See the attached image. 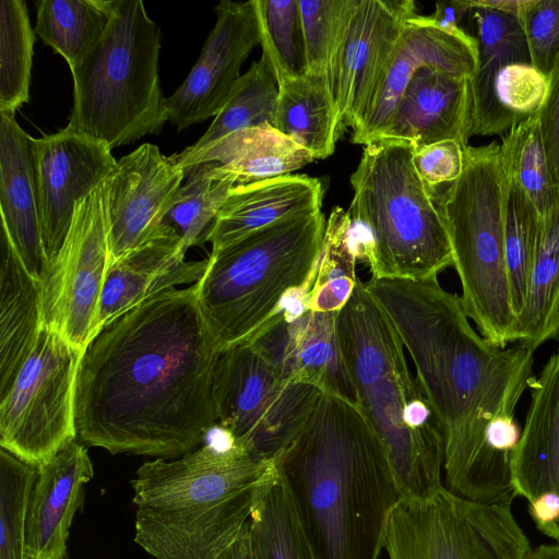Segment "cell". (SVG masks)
Here are the masks:
<instances>
[{
	"label": "cell",
	"mask_w": 559,
	"mask_h": 559,
	"mask_svg": "<svg viewBox=\"0 0 559 559\" xmlns=\"http://www.w3.org/2000/svg\"><path fill=\"white\" fill-rule=\"evenodd\" d=\"M510 176L500 143L464 147L461 176L438 195L462 304L490 343H514L516 319L504 261Z\"/></svg>",
	"instance_id": "cell-9"
},
{
	"label": "cell",
	"mask_w": 559,
	"mask_h": 559,
	"mask_svg": "<svg viewBox=\"0 0 559 559\" xmlns=\"http://www.w3.org/2000/svg\"><path fill=\"white\" fill-rule=\"evenodd\" d=\"M83 350L43 325L14 382L0 399V445L40 467L76 439L74 385Z\"/></svg>",
	"instance_id": "cell-12"
},
{
	"label": "cell",
	"mask_w": 559,
	"mask_h": 559,
	"mask_svg": "<svg viewBox=\"0 0 559 559\" xmlns=\"http://www.w3.org/2000/svg\"><path fill=\"white\" fill-rule=\"evenodd\" d=\"M357 260L349 212L335 206L325 224L308 310L338 312L346 305L358 281Z\"/></svg>",
	"instance_id": "cell-33"
},
{
	"label": "cell",
	"mask_w": 559,
	"mask_h": 559,
	"mask_svg": "<svg viewBox=\"0 0 559 559\" xmlns=\"http://www.w3.org/2000/svg\"><path fill=\"white\" fill-rule=\"evenodd\" d=\"M512 502H474L444 486L427 498H401L384 549L389 559H526L532 548Z\"/></svg>",
	"instance_id": "cell-10"
},
{
	"label": "cell",
	"mask_w": 559,
	"mask_h": 559,
	"mask_svg": "<svg viewBox=\"0 0 559 559\" xmlns=\"http://www.w3.org/2000/svg\"><path fill=\"white\" fill-rule=\"evenodd\" d=\"M107 180L75 205L66 240L40 278L43 322L84 350L96 332L109 267Z\"/></svg>",
	"instance_id": "cell-13"
},
{
	"label": "cell",
	"mask_w": 559,
	"mask_h": 559,
	"mask_svg": "<svg viewBox=\"0 0 559 559\" xmlns=\"http://www.w3.org/2000/svg\"><path fill=\"white\" fill-rule=\"evenodd\" d=\"M464 147L454 140L431 143L413 151V164L430 188L452 183L463 171Z\"/></svg>",
	"instance_id": "cell-43"
},
{
	"label": "cell",
	"mask_w": 559,
	"mask_h": 559,
	"mask_svg": "<svg viewBox=\"0 0 559 559\" xmlns=\"http://www.w3.org/2000/svg\"><path fill=\"white\" fill-rule=\"evenodd\" d=\"M530 0H475L478 5L511 13L520 17Z\"/></svg>",
	"instance_id": "cell-47"
},
{
	"label": "cell",
	"mask_w": 559,
	"mask_h": 559,
	"mask_svg": "<svg viewBox=\"0 0 559 559\" xmlns=\"http://www.w3.org/2000/svg\"><path fill=\"white\" fill-rule=\"evenodd\" d=\"M185 177L171 156L151 143L117 160L107 179L109 266L158 231Z\"/></svg>",
	"instance_id": "cell-17"
},
{
	"label": "cell",
	"mask_w": 559,
	"mask_h": 559,
	"mask_svg": "<svg viewBox=\"0 0 559 559\" xmlns=\"http://www.w3.org/2000/svg\"><path fill=\"white\" fill-rule=\"evenodd\" d=\"M215 13V25L198 61L175 93L164 98L166 120L178 131L216 116L239 79L242 63L260 45L252 0H223Z\"/></svg>",
	"instance_id": "cell-16"
},
{
	"label": "cell",
	"mask_w": 559,
	"mask_h": 559,
	"mask_svg": "<svg viewBox=\"0 0 559 559\" xmlns=\"http://www.w3.org/2000/svg\"><path fill=\"white\" fill-rule=\"evenodd\" d=\"M262 56L278 81L306 73V55L298 0H252Z\"/></svg>",
	"instance_id": "cell-38"
},
{
	"label": "cell",
	"mask_w": 559,
	"mask_h": 559,
	"mask_svg": "<svg viewBox=\"0 0 559 559\" xmlns=\"http://www.w3.org/2000/svg\"><path fill=\"white\" fill-rule=\"evenodd\" d=\"M500 146L511 181L544 216L558 201L559 188L550 175L538 115L502 135Z\"/></svg>",
	"instance_id": "cell-37"
},
{
	"label": "cell",
	"mask_w": 559,
	"mask_h": 559,
	"mask_svg": "<svg viewBox=\"0 0 559 559\" xmlns=\"http://www.w3.org/2000/svg\"><path fill=\"white\" fill-rule=\"evenodd\" d=\"M217 559H255L251 546L248 522L236 540Z\"/></svg>",
	"instance_id": "cell-46"
},
{
	"label": "cell",
	"mask_w": 559,
	"mask_h": 559,
	"mask_svg": "<svg viewBox=\"0 0 559 559\" xmlns=\"http://www.w3.org/2000/svg\"><path fill=\"white\" fill-rule=\"evenodd\" d=\"M548 81V94L538 114V120L550 175L559 188V60Z\"/></svg>",
	"instance_id": "cell-44"
},
{
	"label": "cell",
	"mask_w": 559,
	"mask_h": 559,
	"mask_svg": "<svg viewBox=\"0 0 559 559\" xmlns=\"http://www.w3.org/2000/svg\"><path fill=\"white\" fill-rule=\"evenodd\" d=\"M471 123V79L421 67L412 76L377 141L405 142L414 150L443 140L466 146Z\"/></svg>",
	"instance_id": "cell-20"
},
{
	"label": "cell",
	"mask_w": 559,
	"mask_h": 559,
	"mask_svg": "<svg viewBox=\"0 0 559 559\" xmlns=\"http://www.w3.org/2000/svg\"><path fill=\"white\" fill-rule=\"evenodd\" d=\"M248 526L255 559H311L293 497L280 472L252 511Z\"/></svg>",
	"instance_id": "cell-34"
},
{
	"label": "cell",
	"mask_w": 559,
	"mask_h": 559,
	"mask_svg": "<svg viewBox=\"0 0 559 559\" xmlns=\"http://www.w3.org/2000/svg\"><path fill=\"white\" fill-rule=\"evenodd\" d=\"M413 146H365L350 176L349 215L358 260L372 278L426 280L453 266L438 194L413 164Z\"/></svg>",
	"instance_id": "cell-6"
},
{
	"label": "cell",
	"mask_w": 559,
	"mask_h": 559,
	"mask_svg": "<svg viewBox=\"0 0 559 559\" xmlns=\"http://www.w3.org/2000/svg\"><path fill=\"white\" fill-rule=\"evenodd\" d=\"M34 32L74 69L104 36L114 0H39Z\"/></svg>",
	"instance_id": "cell-31"
},
{
	"label": "cell",
	"mask_w": 559,
	"mask_h": 559,
	"mask_svg": "<svg viewBox=\"0 0 559 559\" xmlns=\"http://www.w3.org/2000/svg\"><path fill=\"white\" fill-rule=\"evenodd\" d=\"M222 352L195 284L116 317L79 362L76 439L111 454L175 460L192 452L218 425L213 377Z\"/></svg>",
	"instance_id": "cell-1"
},
{
	"label": "cell",
	"mask_w": 559,
	"mask_h": 559,
	"mask_svg": "<svg viewBox=\"0 0 559 559\" xmlns=\"http://www.w3.org/2000/svg\"><path fill=\"white\" fill-rule=\"evenodd\" d=\"M35 32L23 0L0 1V112L14 115L29 98Z\"/></svg>",
	"instance_id": "cell-35"
},
{
	"label": "cell",
	"mask_w": 559,
	"mask_h": 559,
	"mask_svg": "<svg viewBox=\"0 0 559 559\" xmlns=\"http://www.w3.org/2000/svg\"><path fill=\"white\" fill-rule=\"evenodd\" d=\"M183 169L213 163L214 179H233L236 186L288 175L314 156L271 123L236 131L202 150L171 155Z\"/></svg>",
	"instance_id": "cell-26"
},
{
	"label": "cell",
	"mask_w": 559,
	"mask_h": 559,
	"mask_svg": "<svg viewBox=\"0 0 559 559\" xmlns=\"http://www.w3.org/2000/svg\"><path fill=\"white\" fill-rule=\"evenodd\" d=\"M306 73L326 76L350 0H298Z\"/></svg>",
	"instance_id": "cell-41"
},
{
	"label": "cell",
	"mask_w": 559,
	"mask_h": 559,
	"mask_svg": "<svg viewBox=\"0 0 559 559\" xmlns=\"http://www.w3.org/2000/svg\"><path fill=\"white\" fill-rule=\"evenodd\" d=\"M524 429L512 461L515 496L559 495V350L533 378Z\"/></svg>",
	"instance_id": "cell-25"
},
{
	"label": "cell",
	"mask_w": 559,
	"mask_h": 559,
	"mask_svg": "<svg viewBox=\"0 0 559 559\" xmlns=\"http://www.w3.org/2000/svg\"><path fill=\"white\" fill-rule=\"evenodd\" d=\"M278 97L275 74L264 56L239 76L205 133L187 151L195 152L243 129L273 123Z\"/></svg>",
	"instance_id": "cell-32"
},
{
	"label": "cell",
	"mask_w": 559,
	"mask_h": 559,
	"mask_svg": "<svg viewBox=\"0 0 559 559\" xmlns=\"http://www.w3.org/2000/svg\"><path fill=\"white\" fill-rule=\"evenodd\" d=\"M325 224L319 210L282 219L211 252L195 286L223 350L249 342L290 293L313 286Z\"/></svg>",
	"instance_id": "cell-7"
},
{
	"label": "cell",
	"mask_w": 559,
	"mask_h": 559,
	"mask_svg": "<svg viewBox=\"0 0 559 559\" xmlns=\"http://www.w3.org/2000/svg\"><path fill=\"white\" fill-rule=\"evenodd\" d=\"M478 64V46L464 29L448 32L431 16L411 17L403 31L396 53L384 75L364 121L352 133V142L373 143L390 122L396 105L414 73L432 67L454 75L472 78Z\"/></svg>",
	"instance_id": "cell-19"
},
{
	"label": "cell",
	"mask_w": 559,
	"mask_h": 559,
	"mask_svg": "<svg viewBox=\"0 0 559 559\" xmlns=\"http://www.w3.org/2000/svg\"><path fill=\"white\" fill-rule=\"evenodd\" d=\"M159 26L141 0H114L108 27L71 70L68 129L110 148L157 134L166 120L158 75Z\"/></svg>",
	"instance_id": "cell-8"
},
{
	"label": "cell",
	"mask_w": 559,
	"mask_h": 559,
	"mask_svg": "<svg viewBox=\"0 0 559 559\" xmlns=\"http://www.w3.org/2000/svg\"><path fill=\"white\" fill-rule=\"evenodd\" d=\"M365 287L400 335L441 427L444 487L474 502L513 500L512 462L492 449L489 430L515 413L534 378L535 350L500 347L479 335L461 296L438 276L371 277Z\"/></svg>",
	"instance_id": "cell-2"
},
{
	"label": "cell",
	"mask_w": 559,
	"mask_h": 559,
	"mask_svg": "<svg viewBox=\"0 0 559 559\" xmlns=\"http://www.w3.org/2000/svg\"><path fill=\"white\" fill-rule=\"evenodd\" d=\"M519 19L532 64L549 76L559 60V0H530Z\"/></svg>",
	"instance_id": "cell-42"
},
{
	"label": "cell",
	"mask_w": 559,
	"mask_h": 559,
	"mask_svg": "<svg viewBox=\"0 0 559 559\" xmlns=\"http://www.w3.org/2000/svg\"><path fill=\"white\" fill-rule=\"evenodd\" d=\"M94 477L86 445L73 440L37 468L27 509V559H64L84 486Z\"/></svg>",
	"instance_id": "cell-22"
},
{
	"label": "cell",
	"mask_w": 559,
	"mask_h": 559,
	"mask_svg": "<svg viewBox=\"0 0 559 559\" xmlns=\"http://www.w3.org/2000/svg\"><path fill=\"white\" fill-rule=\"evenodd\" d=\"M336 331L357 404L385 448L402 498L433 495L444 486L441 427L400 335L359 278Z\"/></svg>",
	"instance_id": "cell-5"
},
{
	"label": "cell",
	"mask_w": 559,
	"mask_h": 559,
	"mask_svg": "<svg viewBox=\"0 0 559 559\" xmlns=\"http://www.w3.org/2000/svg\"><path fill=\"white\" fill-rule=\"evenodd\" d=\"M469 10L471 5L468 1H439L436 3L435 13L430 16L442 29L460 32L463 29L461 27V21L464 16L468 15Z\"/></svg>",
	"instance_id": "cell-45"
},
{
	"label": "cell",
	"mask_w": 559,
	"mask_h": 559,
	"mask_svg": "<svg viewBox=\"0 0 559 559\" xmlns=\"http://www.w3.org/2000/svg\"><path fill=\"white\" fill-rule=\"evenodd\" d=\"M274 461L311 559H379L402 495L385 448L358 404L323 393Z\"/></svg>",
	"instance_id": "cell-3"
},
{
	"label": "cell",
	"mask_w": 559,
	"mask_h": 559,
	"mask_svg": "<svg viewBox=\"0 0 559 559\" xmlns=\"http://www.w3.org/2000/svg\"><path fill=\"white\" fill-rule=\"evenodd\" d=\"M322 394L283 378L248 342L224 349L214 370L218 426L269 460L298 435Z\"/></svg>",
	"instance_id": "cell-11"
},
{
	"label": "cell",
	"mask_w": 559,
	"mask_h": 559,
	"mask_svg": "<svg viewBox=\"0 0 559 559\" xmlns=\"http://www.w3.org/2000/svg\"><path fill=\"white\" fill-rule=\"evenodd\" d=\"M187 250L180 236L162 224L151 239L115 261L106 274L95 334L150 297L179 284H195L209 260L186 261Z\"/></svg>",
	"instance_id": "cell-21"
},
{
	"label": "cell",
	"mask_w": 559,
	"mask_h": 559,
	"mask_svg": "<svg viewBox=\"0 0 559 559\" xmlns=\"http://www.w3.org/2000/svg\"><path fill=\"white\" fill-rule=\"evenodd\" d=\"M526 559H559V544L540 545L531 549Z\"/></svg>",
	"instance_id": "cell-48"
},
{
	"label": "cell",
	"mask_w": 559,
	"mask_h": 559,
	"mask_svg": "<svg viewBox=\"0 0 559 559\" xmlns=\"http://www.w3.org/2000/svg\"><path fill=\"white\" fill-rule=\"evenodd\" d=\"M37 467L0 450V559H27L26 520Z\"/></svg>",
	"instance_id": "cell-40"
},
{
	"label": "cell",
	"mask_w": 559,
	"mask_h": 559,
	"mask_svg": "<svg viewBox=\"0 0 559 559\" xmlns=\"http://www.w3.org/2000/svg\"><path fill=\"white\" fill-rule=\"evenodd\" d=\"M539 234V215L510 179L504 224V261L515 319L523 309Z\"/></svg>",
	"instance_id": "cell-39"
},
{
	"label": "cell",
	"mask_w": 559,
	"mask_h": 559,
	"mask_svg": "<svg viewBox=\"0 0 559 559\" xmlns=\"http://www.w3.org/2000/svg\"><path fill=\"white\" fill-rule=\"evenodd\" d=\"M0 248L1 399L28 358L44 322L40 282L29 274L2 226Z\"/></svg>",
	"instance_id": "cell-27"
},
{
	"label": "cell",
	"mask_w": 559,
	"mask_h": 559,
	"mask_svg": "<svg viewBox=\"0 0 559 559\" xmlns=\"http://www.w3.org/2000/svg\"><path fill=\"white\" fill-rule=\"evenodd\" d=\"M322 183L306 175H283L236 186L218 211L206 242L217 251L247 235L294 216L321 210Z\"/></svg>",
	"instance_id": "cell-24"
},
{
	"label": "cell",
	"mask_w": 559,
	"mask_h": 559,
	"mask_svg": "<svg viewBox=\"0 0 559 559\" xmlns=\"http://www.w3.org/2000/svg\"><path fill=\"white\" fill-rule=\"evenodd\" d=\"M32 151L48 266L66 240L76 203L110 177L117 160L107 144L67 127L33 138Z\"/></svg>",
	"instance_id": "cell-15"
},
{
	"label": "cell",
	"mask_w": 559,
	"mask_h": 559,
	"mask_svg": "<svg viewBox=\"0 0 559 559\" xmlns=\"http://www.w3.org/2000/svg\"><path fill=\"white\" fill-rule=\"evenodd\" d=\"M415 15L412 0H350L326 72L342 130L364 121Z\"/></svg>",
	"instance_id": "cell-14"
},
{
	"label": "cell",
	"mask_w": 559,
	"mask_h": 559,
	"mask_svg": "<svg viewBox=\"0 0 559 559\" xmlns=\"http://www.w3.org/2000/svg\"><path fill=\"white\" fill-rule=\"evenodd\" d=\"M337 313L307 310L294 319L273 318L248 343L286 380L357 404L340 347Z\"/></svg>",
	"instance_id": "cell-18"
},
{
	"label": "cell",
	"mask_w": 559,
	"mask_h": 559,
	"mask_svg": "<svg viewBox=\"0 0 559 559\" xmlns=\"http://www.w3.org/2000/svg\"><path fill=\"white\" fill-rule=\"evenodd\" d=\"M33 138L14 115L0 112L1 226L29 274L40 282L47 267L32 151Z\"/></svg>",
	"instance_id": "cell-23"
},
{
	"label": "cell",
	"mask_w": 559,
	"mask_h": 559,
	"mask_svg": "<svg viewBox=\"0 0 559 559\" xmlns=\"http://www.w3.org/2000/svg\"><path fill=\"white\" fill-rule=\"evenodd\" d=\"M175 460L142 464L131 480L134 542L155 559H217L277 476L269 460L218 425Z\"/></svg>",
	"instance_id": "cell-4"
},
{
	"label": "cell",
	"mask_w": 559,
	"mask_h": 559,
	"mask_svg": "<svg viewBox=\"0 0 559 559\" xmlns=\"http://www.w3.org/2000/svg\"><path fill=\"white\" fill-rule=\"evenodd\" d=\"M277 84L272 126L316 159L332 155L343 130L326 76L305 73L285 78Z\"/></svg>",
	"instance_id": "cell-29"
},
{
	"label": "cell",
	"mask_w": 559,
	"mask_h": 559,
	"mask_svg": "<svg viewBox=\"0 0 559 559\" xmlns=\"http://www.w3.org/2000/svg\"><path fill=\"white\" fill-rule=\"evenodd\" d=\"M213 163L194 165L185 170L188 178L163 224L171 227L187 249L206 242L215 217L236 187L233 179H214Z\"/></svg>",
	"instance_id": "cell-36"
},
{
	"label": "cell",
	"mask_w": 559,
	"mask_h": 559,
	"mask_svg": "<svg viewBox=\"0 0 559 559\" xmlns=\"http://www.w3.org/2000/svg\"><path fill=\"white\" fill-rule=\"evenodd\" d=\"M515 338L534 350L559 338V199L539 217L537 248L523 309L516 318Z\"/></svg>",
	"instance_id": "cell-30"
},
{
	"label": "cell",
	"mask_w": 559,
	"mask_h": 559,
	"mask_svg": "<svg viewBox=\"0 0 559 559\" xmlns=\"http://www.w3.org/2000/svg\"><path fill=\"white\" fill-rule=\"evenodd\" d=\"M549 81L532 62H509L484 78H471L473 135H504L537 116Z\"/></svg>",
	"instance_id": "cell-28"
}]
</instances>
